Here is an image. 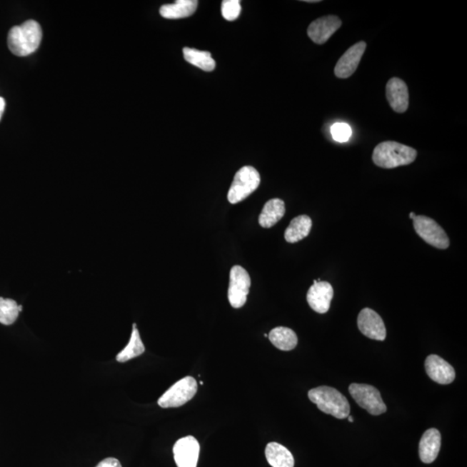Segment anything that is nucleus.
Instances as JSON below:
<instances>
[{
  "mask_svg": "<svg viewBox=\"0 0 467 467\" xmlns=\"http://www.w3.org/2000/svg\"><path fill=\"white\" fill-rule=\"evenodd\" d=\"M200 453V445L194 436L181 438L174 446L176 465L178 467H196Z\"/></svg>",
  "mask_w": 467,
  "mask_h": 467,
  "instance_id": "9d476101",
  "label": "nucleus"
},
{
  "mask_svg": "<svg viewBox=\"0 0 467 467\" xmlns=\"http://www.w3.org/2000/svg\"><path fill=\"white\" fill-rule=\"evenodd\" d=\"M264 337L268 338V335L267 333H265V334H264Z\"/></svg>",
  "mask_w": 467,
  "mask_h": 467,
  "instance_id": "473e14b6",
  "label": "nucleus"
},
{
  "mask_svg": "<svg viewBox=\"0 0 467 467\" xmlns=\"http://www.w3.org/2000/svg\"><path fill=\"white\" fill-rule=\"evenodd\" d=\"M331 131L334 141L340 143L349 141L352 134L351 126L342 122L335 123Z\"/></svg>",
  "mask_w": 467,
  "mask_h": 467,
  "instance_id": "a878e982",
  "label": "nucleus"
},
{
  "mask_svg": "<svg viewBox=\"0 0 467 467\" xmlns=\"http://www.w3.org/2000/svg\"><path fill=\"white\" fill-rule=\"evenodd\" d=\"M347 418H348V421H349L350 423H353V421H354L353 417L349 416Z\"/></svg>",
  "mask_w": 467,
  "mask_h": 467,
  "instance_id": "c756f323",
  "label": "nucleus"
},
{
  "mask_svg": "<svg viewBox=\"0 0 467 467\" xmlns=\"http://www.w3.org/2000/svg\"><path fill=\"white\" fill-rule=\"evenodd\" d=\"M441 446V436L439 430L429 428L421 437L419 446L421 461L430 464L436 460Z\"/></svg>",
  "mask_w": 467,
  "mask_h": 467,
  "instance_id": "dca6fc26",
  "label": "nucleus"
},
{
  "mask_svg": "<svg viewBox=\"0 0 467 467\" xmlns=\"http://www.w3.org/2000/svg\"><path fill=\"white\" fill-rule=\"evenodd\" d=\"M333 294V286L329 282L314 281L307 292L306 300L311 308L316 313H326L330 309Z\"/></svg>",
  "mask_w": 467,
  "mask_h": 467,
  "instance_id": "f8f14e48",
  "label": "nucleus"
},
{
  "mask_svg": "<svg viewBox=\"0 0 467 467\" xmlns=\"http://www.w3.org/2000/svg\"><path fill=\"white\" fill-rule=\"evenodd\" d=\"M198 383L191 376H186L171 386L158 401L163 408H179L191 401L198 391Z\"/></svg>",
  "mask_w": 467,
  "mask_h": 467,
  "instance_id": "39448f33",
  "label": "nucleus"
},
{
  "mask_svg": "<svg viewBox=\"0 0 467 467\" xmlns=\"http://www.w3.org/2000/svg\"><path fill=\"white\" fill-rule=\"evenodd\" d=\"M268 338L273 345L281 351H292L298 345L296 333L288 327H276L270 331Z\"/></svg>",
  "mask_w": 467,
  "mask_h": 467,
  "instance_id": "412c9836",
  "label": "nucleus"
},
{
  "mask_svg": "<svg viewBox=\"0 0 467 467\" xmlns=\"http://www.w3.org/2000/svg\"><path fill=\"white\" fill-rule=\"evenodd\" d=\"M386 97L389 105L395 112L407 111L409 105L408 86L400 78L393 77L386 85Z\"/></svg>",
  "mask_w": 467,
  "mask_h": 467,
  "instance_id": "2eb2a0df",
  "label": "nucleus"
},
{
  "mask_svg": "<svg viewBox=\"0 0 467 467\" xmlns=\"http://www.w3.org/2000/svg\"><path fill=\"white\" fill-rule=\"evenodd\" d=\"M426 372L434 382L450 384L456 379V371L450 363L437 355H430L425 361Z\"/></svg>",
  "mask_w": 467,
  "mask_h": 467,
  "instance_id": "4468645a",
  "label": "nucleus"
},
{
  "mask_svg": "<svg viewBox=\"0 0 467 467\" xmlns=\"http://www.w3.org/2000/svg\"><path fill=\"white\" fill-rule=\"evenodd\" d=\"M265 456L272 467H293L294 458L290 451L277 442H270L266 446Z\"/></svg>",
  "mask_w": 467,
  "mask_h": 467,
  "instance_id": "6ab92c4d",
  "label": "nucleus"
},
{
  "mask_svg": "<svg viewBox=\"0 0 467 467\" xmlns=\"http://www.w3.org/2000/svg\"><path fill=\"white\" fill-rule=\"evenodd\" d=\"M286 212L285 203L280 199H273L265 204L259 216V224L262 228H271L276 225Z\"/></svg>",
  "mask_w": 467,
  "mask_h": 467,
  "instance_id": "a211bd4d",
  "label": "nucleus"
},
{
  "mask_svg": "<svg viewBox=\"0 0 467 467\" xmlns=\"http://www.w3.org/2000/svg\"><path fill=\"white\" fill-rule=\"evenodd\" d=\"M199 2L196 0H178L161 7L159 14L167 19H179L190 17L195 14Z\"/></svg>",
  "mask_w": 467,
  "mask_h": 467,
  "instance_id": "f3484780",
  "label": "nucleus"
},
{
  "mask_svg": "<svg viewBox=\"0 0 467 467\" xmlns=\"http://www.w3.org/2000/svg\"><path fill=\"white\" fill-rule=\"evenodd\" d=\"M43 38V31L35 20H28L12 27L8 34V48L15 56L23 57L38 50Z\"/></svg>",
  "mask_w": 467,
  "mask_h": 467,
  "instance_id": "f257e3e1",
  "label": "nucleus"
},
{
  "mask_svg": "<svg viewBox=\"0 0 467 467\" xmlns=\"http://www.w3.org/2000/svg\"><path fill=\"white\" fill-rule=\"evenodd\" d=\"M413 229L418 236L433 247L446 249L450 241L443 229L436 221L426 216H416L413 219Z\"/></svg>",
  "mask_w": 467,
  "mask_h": 467,
  "instance_id": "0eeeda50",
  "label": "nucleus"
},
{
  "mask_svg": "<svg viewBox=\"0 0 467 467\" xmlns=\"http://www.w3.org/2000/svg\"><path fill=\"white\" fill-rule=\"evenodd\" d=\"M19 311L17 302L11 298L0 297V323L3 325H12L19 317Z\"/></svg>",
  "mask_w": 467,
  "mask_h": 467,
  "instance_id": "b1692460",
  "label": "nucleus"
},
{
  "mask_svg": "<svg viewBox=\"0 0 467 467\" xmlns=\"http://www.w3.org/2000/svg\"><path fill=\"white\" fill-rule=\"evenodd\" d=\"M5 109H6V101L5 99H4V98L0 97V121H1L3 114L4 112H5Z\"/></svg>",
  "mask_w": 467,
  "mask_h": 467,
  "instance_id": "cd10ccee",
  "label": "nucleus"
},
{
  "mask_svg": "<svg viewBox=\"0 0 467 467\" xmlns=\"http://www.w3.org/2000/svg\"><path fill=\"white\" fill-rule=\"evenodd\" d=\"M96 467H122L121 462L114 458H106Z\"/></svg>",
  "mask_w": 467,
  "mask_h": 467,
  "instance_id": "bb28decb",
  "label": "nucleus"
},
{
  "mask_svg": "<svg viewBox=\"0 0 467 467\" xmlns=\"http://www.w3.org/2000/svg\"><path fill=\"white\" fill-rule=\"evenodd\" d=\"M415 216H416V214L413 212H411V214H409V217H411V219H413V217H415Z\"/></svg>",
  "mask_w": 467,
  "mask_h": 467,
  "instance_id": "7c9ffc66",
  "label": "nucleus"
},
{
  "mask_svg": "<svg viewBox=\"0 0 467 467\" xmlns=\"http://www.w3.org/2000/svg\"><path fill=\"white\" fill-rule=\"evenodd\" d=\"M417 151L396 141L380 143L373 151L372 161L384 169L411 165L416 161Z\"/></svg>",
  "mask_w": 467,
  "mask_h": 467,
  "instance_id": "f03ea898",
  "label": "nucleus"
},
{
  "mask_svg": "<svg viewBox=\"0 0 467 467\" xmlns=\"http://www.w3.org/2000/svg\"><path fill=\"white\" fill-rule=\"evenodd\" d=\"M358 326L360 331L368 338L378 341H383L386 338V327L383 318L371 308H364L360 311Z\"/></svg>",
  "mask_w": 467,
  "mask_h": 467,
  "instance_id": "9b49d317",
  "label": "nucleus"
},
{
  "mask_svg": "<svg viewBox=\"0 0 467 467\" xmlns=\"http://www.w3.org/2000/svg\"><path fill=\"white\" fill-rule=\"evenodd\" d=\"M241 6L239 0H224L222 2V15L228 21H234L239 17Z\"/></svg>",
  "mask_w": 467,
  "mask_h": 467,
  "instance_id": "393cba45",
  "label": "nucleus"
},
{
  "mask_svg": "<svg viewBox=\"0 0 467 467\" xmlns=\"http://www.w3.org/2000/svg\"><path fill=\"white\" fill-rule=\"evenodd\" d=\"M251 278L241 266H234L229 273L228 298L234 308L238 309L247 301Z\"/></svg>",
  "mask_w": 467,
  "mask_h": 467,
  "instance_id": "6e6552de",
  "label": "nucleus"
},
{
  "mask_svg": "<svg viewBox=\"0 0 467 467\" xmlns=\"http://www.w3.org/2000/svg\"><path fill=\"white\" fill-rule=\"evenodd\" d=\"M183 54L188 63L203 69L204 71L211 72L216 68V61L212 59L210 52L186 47L184 48Z\"/></svg>",
  "mask_w": 467,
  "mask_h": 467,
  "instance_id": "4be33fe9",
  "label": "nucleus"
},
{
  "mask_svg": "<svg viewBox=\"0 0 467 467\" xmlns=\"http://www.w3.org/2000/svg\"><path fill=\"white\" fill-rule=\"evenodd\" d=\"M367 44L363 41L352 45L338 61L334 69L335 76L340 79L349 78L358 69Z\"/></svg>",
  "mask_w": 467,
  "mask_h": 467,
  "instance_id": "1a4fd4ad",
  "label": "nucleus"
},
{
  "mask_svg": "<svg viewBox=\"0 0 467 467\" xmlns=\"http://www.w3.org/2000/svg\"><path fill=\"white\" fill-rule=\"evenodd\" d=\"M305 2H307V3H318V2H321V1H319V0H306Z\"/></svg>",
  "mask_w": 467,
  "mask_h": 467,
  "instance_id": "c85d7f7f",
  "label": "nucleus"
},
{
  "mask_svg": "<svg viewBox=\"0 0 467 467\" xmlns=\"http://www.w3.org/2000/svg\"><path fill=\"white\" fill-rule=\"evenodd\" d=\"M311 403L317 405L319 411L337 418L346 419L350 416L351 407L346 397L337 389L328 386L317 387L308 392Z\"/></svg>",
  "mask_w": 467,
  "mask_h": 467,
  "instance_id": "7ed1b4c3",
  "label": "nucleus"
},
{
  "mask_svg": "<svg viewBox=\"0 0 467 467\" xmlns=\"http://www.w3.org/2000/svg\"><path fill=\"white\" fill-rule=\"evenodd\" d=\"M145 352L144 343H143L137 329L136 323L133 325V333L131 335L130 341L124 349L116 356V360L120 363H125L129 360L142 355Z\"/></svg>",
  "mask_w": 467,
  "mask_h": 467,
  "instance_id": "5701e85b",
  "label": "nucleus"
},
{
  "mask_svg": "<svg viewBox=\"0 0 467 467\" xmlns=\"http://www.w3.org/2000/svg\"><path fill=\"white\" fill-rule=\"evenodd\" d=\"M350 394L359 405L372 416H380L387 411L386 405L378 388L368 384L352 383L349 387Z\"/></svg>",
  "mask_w": 467,
  "mask_h": 467,
  "instance_id": "423d86ee",
  "label": "nucleus"
},
{
  "mask_svg": "<svg viewBox=\"0 0 467 467\" xmlns=\"http://www.w3.org/2000/svg\"><path fill=\"white\" fill-rule=\"evenodd\" d=\"M341 26V19L338 16H325V17L319 18L310 24L307 29V34L315 44H323Z\"/></svg>",
  "mask_w": 467,
  "mask_h": 467,
  "instance_id": "ddd939ff",
  "label": "nucleus"
},
{
  "mask_svg": "<svg viewBox=\"0 0 467 467\" xmlns=\"http://www.w3.org/2000/svg\"><path fill=\"white\" fill-rule=\"evenodd\" d=\"M261 183V176L256 168L243 166L237 171L228 194L229 202L236 204L251 195Z\"/></svg>",
  "mask_w": 467,
  "mask_h": 467,
  "instance_id": "20e7f679",
  "label": "nucleus"
},
{
  "mask_svg": "<svg viewBox=\"0 0 467 467\" xmlns=\"http://www.w3.org/2000/svg\"><path fill=\"white\" fill-rule=\"evenodd\" d=\"M22 310H23V306H22L21 305H19V313H20V311H22Z\"/></svg>",
  "mask_w": 467,
  "mask_h": 467,
  "instance_id": "2f4dec72",
  "label": "nucleus"
},
{
  "mask_svg": "<svg viewBox=\"0 0 467 467\" xmlns=\"http://www.w3.org/2000/svg\"><path fill=\"white\" fill-rule=\"evenodd\" d=\"M313 222L308 216L301 215L291 221L285 231V239L288 243H295L309 235Z\"/></svg>",
  "mask_w": 467,
  "mask_h": 467,
  "instance_id": "aec40b11",
  "label": "nucleus"
}]
</instances>
